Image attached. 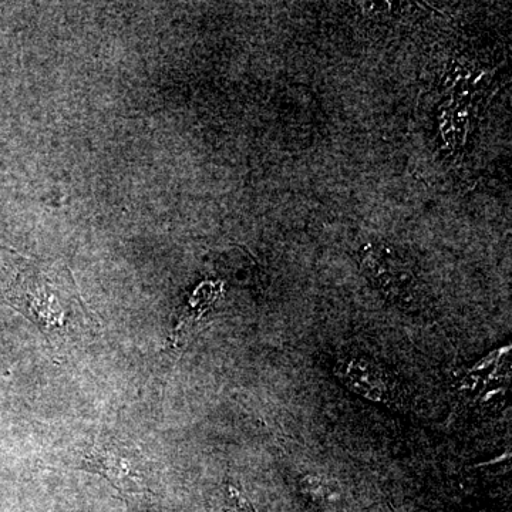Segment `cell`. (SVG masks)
<instances>
[{"label": "cell", "instance_id": "obj_3", "mask_svg": "<svg viewBox=\"0 0 512 512\" xmlns=\"http://www.w3.org/2000/svg\"><path fill=\"white\" fill-rule=\"evenodd\" d=\"M302 493L319 505L338 504L340 495L338 488L326 478L306 476L301 481Z\"/></svg>", "mask_w": 512, "mask_h": 512}, {"label": "cell", "instance_id": "obj_2", "mask_svg": "<svg viewBox=\"0 0 512 512\" xmlns=\"http://www.w3.org/2000/svg\"><path fill=\"white\" fill-rule=\"evenodd\" d=\"M336 376L350 390L376 403H390L393 400L392 380L382 367L365 357H343L335 366Z\"/></svg>", "mask_w": 512, "mask_h": 512}, {"label": "cell", "instance_id": "obj_1", "mask_svg": "<svg viewBox=\"0 0 512 512\" xmlns=\"http://www.w3.org/2000/svg\"><path fill=\"white\" fill-rule=\"evenodd\" d=\"M80 467L106 478L120 494L151 493L147 460L127 444L99 441L86 451Z\"/></svg>", "mask_w": 512, "mask_h": 512}, {"label": "cell", "instance_id": "obj_4", "mask_svg": "<svg viewBox=\"0 0 512 512\" xmlns=\"http://www.w3.org/2000/svg\"><path fill=\"white\" fill-rule=\"evenodd\" d=\"M227 512H256L251 503L237 488L229 485L227 495Z\"/></svg>", "mask_w": 512, "mask_h": 512}]
</instances>
